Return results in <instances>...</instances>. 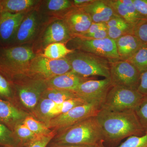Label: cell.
I'll return each instance as SVG.
<instances>
[{"mask_svg":"<svg viewBox=\"0 0 147 147\" xmlns=\"http://www.w3.org/2000/svg\"><path fill=\"white\" fill-rule=\"evenodd\" d=\"M104 142L116 144L127 137L145 134L135 111L115 112L100 109L96 116Z\"/></svg>","mask_w":147,"mask_h":147,"instance_id":"1","label":"cell"},{"mask_svg":"<svg viewBox=\"0 0 147 147\" xmlns=\"http://www.w3.org/2000/svg\"><path fill=\"white\" fill-rule=\"evenodd\" d=\"M102 142V129L96 116H93L61 131L54 145H96Z\"/></svg>","mask_w":147,"mask_h":147,"instance_id":"2","label":"cell"},{"mask_svg":"<svg viewBox=\"0 0 147 147\" xmlns=\"http://www.w3.org/2000/svg\"><path fill=\"white\" fill-rule=\"evenodd\" d=\"M66 57L70 63L71 71L81 77L110 78V61L106 58L78 50H73Z\"/></svg>","mask_w":147,"mask_h":147,"instance_id":"3","label":"cell"},{"mask_svg":"<svg viewBox=\"0 0 147 147\" xmlns=\"http://www.w3.org/2000/svg\"><path fill=\"white\" fill-rule=\"evenodd\" d=\"M144 96L137 90L112 86L101 109L115 112L135 111L140 105Z\"/></svg>","mask_w":147,"mask_h":147,"instance_id":"4","label":"cell"},{"mask_svg":"<svg viewBox=\"0 0 147 147\" xmlns=\"http://www.w3.org/2000/svg\"><path fill=\"white\" fill-rule=\"evenodd\" d=\"M69 42L71 45V50H80L106 58L110 62L120 60L115 41L109 38L95 39L74 37Z\"/></svg>","mask_w":147,"mask_h":147,"instance_id":"5","label":"cell"},{"mask_svg":"<svg viewBox=\"0 0 147 147\" xmlns=\"http://www.w3.org/2000/svg\"><path fill=\"white\" fill-rule=\"evenodd\" d=\"M110 76L113 86L137 90L141 73L128 61L110 62Z\"/></svg>","mask_w":147,"mask_h":147,"instance_id":"6","label":"cell"},{"mask_svg":"<svg viewBox=\"0 0 147 147\" xmlns=\"http://www.w3.org/2000/svg\"><path fill=\"white\" fill-rule=\"evenodd\" d=\"M100 109L99 105L91 103L80 105L51 119L46 126L61 131L86 119L96 116Z\"/></svg>","mask_w":147,"mask_h":147,"instance_id":"7","label":"cell"},{"mask_svg":"<svg viewBox=\"0 0 147 147\" xmlns=\"http://www.w3.org/2000/svg\"><path fill=\"white\" fill-rule=\"evenodd\" d=\"M36 55L31 48L17 46L6 48L3 51L0 61V70L13 73L26 69Z\"/></svg>","mask_w":147,"mask_h":147,"instance_id":"8","label":"cell"},{"mask_svg":"<svg viewBox=\"0 0 147 147\" xmlns=\"http://www.w3.org/2000/svg\"><path fill=\"white\" fill-rule=\"evenodd\" d=\"M26 70L46 80L71 71L70 63L66 57L53 60L40 56L32 61Z\"/></svg>","mask_w":147,"mask_h":147,"instance_id":"9","label":"cell"},{"mask_svg":"<svg viewBox=\"0 0 147 147\" xmlns=\"http://www.w3.org/2000/svg\"><path fill=\"white\" fill-rule=\"evenodd\" d=\"M112 86L110 78L92 79L80 84L74 92L88 103L99 105L101 108Z\"/></svg>","mask_w":147,"mask_h":147,"instance_id":"10","label":"cell"},{"mask_svg":"<svg viewBox=\"0 0 147 147\" xmlns=\"http://www.w3.org/2000/svg\"><path fill=\"white\" fill-rule=\"evenodd\" d=\"M47 88L46 82L42 80L29 82L18 86L19 98L23 105L27 108L34 109Z\"/></svg>","mask_w":147,"mask_h":147,"instance_id":"11","label":"cell"},{"mask_svg":"<svg viewBox=\"0 0 147 147\" xmlns=\"http://www.w3.org/2000/svg\"><path fill=\"white\" fill-rule=\"evenodd\" d=\"M73 37L88 30L92 24L91 19L82 8L73 7L62 18Z\"/></svg>","mask_w":147,"mask_h":147,"instance_id":"12","label":"cell"},{"mask_svg":"<svg viewBox=\"0 0 147 147\" xmlns=\"http://www.w3.org/2000/svg\"><path fill=\"white\" fill-rule=\"evenodd\" d=\"M73 38L63 20L58 19L47 27L42 36V43L45 47L56 42L65 44L70 41Z\"/></svg>","mask_w":147,"mask_h":147,"instance_id":"13","label":"cell"},{"mask_svg":"<svg viewBox=\"0 0 147 147\" xmlns=\"http://www.w3.org/2000/svg\"><path fill=\"white\" fill-rule=\"evenodd\" d=\"M82 8L90 17L92 23H106L116 16V14L108 0H93Z\"/></svg>","mask_w":147,"mask_h":147,"instance_id":"14","label":"cell"},{"mask_svg":"<svg viewBox=\"0 0 147 147\" xmlns=\"http://www.w3.org/2000/svg\"><path fill=\"white\" fill-rule=\"evenodd\" d=\"M25 16L24 13L0 12V39L6 42L14 38Z\"/></svg>","mask_w":147,"mask_h":147,"instance_id":"15","label":"cell"},{"mask_svg":"<svg viewBox=\"0 0 147 147\" xmlns=\"http://www.w3.org/2000/svg\"><path fill=\"white\" fill-rule=\"evenodd\" d=\"M94 79L95 78L81 77L71 71L54 76L47 80L46 82L48 88L74 92L83 82Z\"/></svg>","mask_w":147,"mask_h":147,"instance_id":"16","label":"cell"},{"mask_svg":"<svg viewBox=\"0 0 147 147\" xmlns=\"http://www.w3.org/2000/svg\"><path fill=\"white\" fill-rule=\"evenodd\" d=\"M28 117L9 101L0 98V123L8 127L16 126Z\"/></svg>","mask_w":147,"mask_h":147,"instance_id":"17","label":"cell"},{"mask_svg":"<svg viewBox=\"0 0 147 147\" xmlns=\"http://www.w3.org/2000/svg\"><path fill=\"white\" fill-rule=\"evenodd\" d=\"M108 1L116 14L129 24L134 26L142 20L133 0H108Z\"/></svg>","mask_w":147,"mask_h":147,"instance_id":"18","label":"cell"},{"mask_svg":"<svg viewBox=\"0 0 147 147\" xmlns=\"http://www.w3.org/2000/svg\"><path fill=\"white\" fill-rule=\"evenodd\" d=\"M38 27V18L36 11L25 16L18 27L14 38L18 43L28 42L34 36Z\"/></svg>","mask_w":147,"mask_h":147,"instance_id":"19","label":"cell"},{"mask_svg":"<svg viewBox=\"0 0 147 147\" xmlns=\"http://www.w3.org/2000/svg\"><path fill=\"white\" fill-rule=\"evenodd\" d=\"M119 59L127 61L143 44L133 34H127L115 40Z\"/></svg>","mask_w":147,"mask_h":147,"instance_id":"20","label":"cell"},{"mask_svg":"<svg viewBox=\"0 0 147 147\" xmlns=\"http://www.w3.org/2000/svg\"><path fill=\"white\" fill-rule=\"evenodd\" d=\"M39 1L35 0H3L0 1V12L24 13L32 8Z\"/></svg>","mask_w":147,"mask_h":147,"instance_id":"21","label":"cell"},{"mask_svg":"<svg viewBox=\"0 0 147 147\" xmlns=\"http://www.w3.org/2000/svg\"><path fill=\"white\" fill-rule=\"evenodd\" d=\"M73 51V50L68 48L64 43L56 42L45 47L42 56L51 59H60L65 57Z\"/></svg>","mask_w":147,"mask_h":147,"instance_id":"22","label":"cell"},{"mask_svg":"<svg viewBox=\"0 0 147 147\" xmlns=\"http://www.w3.org/2000/svg\"><path fill=\"white\" fill-rule=\"evenodd\" d=\"M77 97L78 96L76 94L71 91L47 88L42 94L41 98L50 99L57 104H59Z\"/></svg>","mask_w":147,"mask_h":147,"instance_id":"23","label":"cell"},{"mask_svg":"<svg viewBox=\"0 0 147 147\" xmlns=\"http://www.w3.org/2000/svg\"><path fill=\"white\" fill-rule=\"evenodd\" d=\"M141 74L147 71V45H143L128 60Z\"/></svg>","mask_w":147,"mask_h":147,"instance_id":"24","label":"cell"},{"mask_svg":"<svg viewBox=\"0 0 147 147\" xmlns=\"http://www.w3.org/2000/svg\"><path fill=\"white\" fill-rule=\"evenodd\" d=\"M45 6L48 11L53 13H62L63 16L74 7L72 1L68 0H48L46 1Z\"/></svg>","mask_w":147,"mask_h":147,"instance_id":"25","label":"cell"},{"mask_svg":"<svg viewBox=\"0 0 147 147\" xmlns=\"http://www.w3.org/2000/svg\"><path fill=\"white\" fill-rule=\"evenodd\" d=\"M0 146L10 147L20 146L15 134L5 125L0 123Z\"/></svg>","mask_w":147,"mask_h":147,"instance_id":"26","label":"cell"},{"mask_svg":"<svg viewBox=\"0 0 147 147\" xmlns=\"http://www.w3.org/2000/svg\"><path fill=\"white\" fill-rule=\"evenodd\" d=\"M57 103L47 98H41L36 106V113L40 118L45 121L47 124L50 120L51 110Z\"/></svg>","mask_w":147,"mask_h":147,"instance_id":"27","label":"cell"},{"mask_svg":"<svg viewBox=\"0 0 147 147\" xmlns=\"http://www.w3.org/2000/svg\"><path fill=\"white\" fill-rule=\"evenodd\" d=\"M134 26L125 22L117 26L108 28V38L115 40L121 37L133 34Z\"/></svg>","mask_w":147,"mask_h":147,"instance_id":"28","label":"cell"},{"mask_svg":"<svg viewBox=\"0 0 147 147\" xmlns=\"http://www.w3.org/2000/svg\"><path fill=\"white\" fill-rule=\"evenodd\" d=\"M15 135L19 142V145L26 144L27 146L30 143L37 137L24 123L18 124L14 127Z\"/></svg>","mask_w":147,"mask_h":147,"instance_id":"29","label":"cell"},{"mask_svg":"<svg viewBox=\"0 0 147 147\" xmlns=\"http://www.w3.org/2000/svg\"><path fill=\"white\" fill-rule=\"evenodd\" d=\"M23 123L36 136L48 134L52 131L46 125L32 117H27L23 121Z\"/></svg>","mask_w":147,"mask_h":147,"instance_id":"30","label":"cell"},{"mask_svg":"<svg viewBox=\"0 0 147 147\" xmlns=\"http://www.w3.org/2000/svg\"><path fill=\"white\" fill-rule=\"evenodd\" d=\"M99 147H106L103 142L98 144ZM118 147H147V132L141 136H133L127 139Z\"/></svg>","mask_w":147,"mask_h":147,"instance_id":"31","label":"cell"},{"mask_svg":"<svg viewBox=\"0 0 147 147\" xmlns=\"http://www.w3.org/2000/svg\"><path fill=\"white\" fill-rule=\"evenodd\" d=\"M135 112L146 133L147 132V95L144 96L140 105Z\"/></svg>","mask_w":147,"mask_h":147,"instance_id":"32","label":"cell"},{"mask_svg":"<svg viewBox=\"0 0 147 147\" xmlns=\"http://www.w3.org/2000/svg\"><path fill=\"white\" fill-rule=\"evenodd\" d=\"M133 34L143 45H147V19H142L134 25Z\"/></svg>","mask_w":147,"mask_h":147,"instance_id":"33","label":"cell"},{"mask_svg":"<svg viewBox=\"0 0 147 147\" xmlns=\"http://www.w3.org/2000/svg\"><path fill=\"white\" fill-rule=\"evenodd\" d=\"M13 90L10 83L0 73V98L8 101L13 97Z\"/></svg>","mask_w":147,"mask_h":147,"instance_id":"34","label":"cell"},{"mask_svg":"<svg viewBox=\"0 0 147 147\" xmlns=\"http://www.w3.org/2000/svg\"><path fill=\"white\" fill-rule=\"evenodd\" d=\"M55 136V132L52 131L48 134L37 136L27 147H46Z\"/></svg>","mask_w":147,"mask_h":147,"instance_id":"35","label":"cell"},{"mask_svg":"<svg viewBox=\"0 0 147 147\" xmlns=\"http://www.w3.org/2000/svg\"><path fill=\"white\" fill-rule=\"evenodd\" d=\"M86 103H88L86 101L79 97L74 98L69 100H65L62 103H60L61 106V115L68 112L75 107Z\"/></svg>","mask_w":147,"mask_h":147,"instance_id":"36","label":"cell"},{"mask_svg":"<svg viewBox=\"0 0 147 147\" xmlns=\"http://www.w3.org/2000/svg\"><path fill=\"white\" fill-rule=\"evenodd\" d=\"M137 13L141 19H147V0H133Z\"/></svg>","mask_w":147,"mask_h":147,"instance_id":"37","label":"cell"},{"mask_svg":"<svg viewBox=\"0 0 147 147\" xmlns=\"http://www.w3.org/2000/svg\"><path fill=\"white\" fill-rule=\"evenodd\" d=\"M82 38H90V39H103L108 37V28L101 29L93 33L89 34H82L76 36Z\"/></svg>","mask_w":147,"mask_h":147,"instance_id":"38","label":"cell"},{"mask_svg":"<svg viewBox=\"0 0 147 147\" xmlns=\"http://www.w3.org/2000/svg\"><path fill=\"white\" fill-rule=\"evenodd\" d=\"M137 90L144 95H147V71L141 74Z\"/></svg>","mask_w":147,"mask_h":147,"instance_id":"39","label":"cell"},{"mask_svg":"<svg viewBox=\"0 0 147 147\" xmlns=\"http://www.w3.org/2000/svg\"><path fill=\"white\" fill-rule=\"evenodd\" d=\"M106 28H107V27L105 23H92L88 29V30L81 34H89L93 33L95 32H97L98 31L100 30L101 29H104Z\"/></svg>","mask_w":147,"mask_h":147,"instance_id":"40","label":"cell"},{"mask_svg":"<svg viewBox=\"0 0 147 147\" xmlns=\"http://www.w3.org/2000/svg\"><path fill=\"white\" fill-rule=\"evenodd\" d=\"M126 22L123 18H121L119 16H116L110 19L106 24L107 28H110L111 27L117 26L121 24H123Z\"/></svg>","mask_w":147,"mask_h":147,"instance_id":"41","label":"cell"},{"mask_svg":"<svg viewBox=\"0 0 147 147\" xmlns=\"http://www.w3.org/2000/svg\"><path fill=\"white\" fill-rule=\"evenodd\" d=\"M93 0H74L72 1V4L74 7L82 8L89 4Z\"/></svg>","mask_w":147,"mask_h":147,"instance_id":"42","label":"cell"},{"mask_svg":"<svg viewBox=\"0 0 147 147\" xmlns=\"http://www.w3.org/2000/svg\"><path fill=\"white\" fill-rule=\"evenodd\" d=\"M51 147H99L98 144L96 145H53Z\"/></svg>","mask_w":147,"mask_h":147,"instance_id":"43","label":"cell"},{"mask_svg":"<svg viewBox=\"0 0 147 147\" xmlns=\"http://www.w3.org/2000/svg\"><path fill=\"white\" fill-rule=\"evenodd\" d=\"M0 147H10L5 146H0Z\"/></svg>","mask_w":147,"mask_h":147,"instance_id":"44","label":"cell"}]
</instances>
